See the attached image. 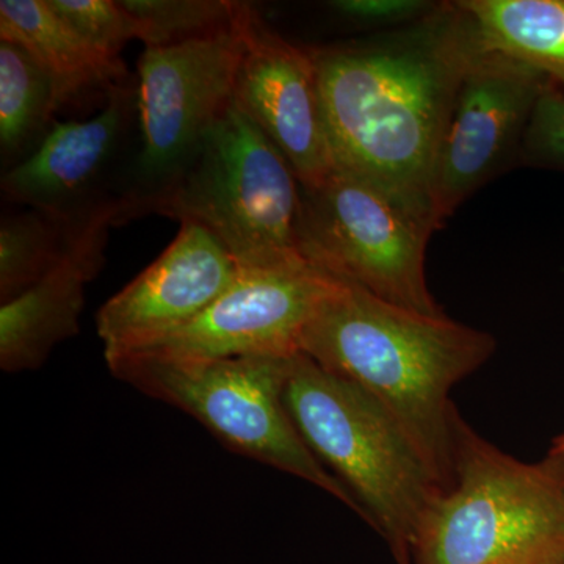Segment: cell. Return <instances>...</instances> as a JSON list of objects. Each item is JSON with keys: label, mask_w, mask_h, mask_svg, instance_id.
Wrapping results in <instances>:
<instances>
[{"label": "cell", "mask_w": 564, "mask_h": 564, "mask_svg": "<svg viewBox=\"0 0 564 564\" xmlns=\"http://www.w3.org/2000/svg\"><path fill=\"white\" fill-rule=\"evenodd\" d=\"M302 185L280 150L236 106L135 218L163 215L214 234L240 269L307 262L299 248Z\"/></svg>", "instance_id": "obj_5"}, {"label": "cell", "mask_w": 564, "mask_h": 564, "mask_svg": "<svg viewBox=\"0 0 564 564\" xmlns=\"http://www.w3.org/2000/svg\"><path fill=\"white\" fill-rule=\"evenodd\" d=\"M433 218L334 166L315 187H302L300 252L329 276L378 299L429 315H443L426 284L425 256Z\"/></svg>", "instance_id": "obj_7"}, {"label": "cell", "mask_w": 564, "mask_h": 564, "mask_svg": "<svg viewBox=\"0 0 564 564\" xmlns=\"http://www.w3.org/2000/svg\"><path fill=\"white\" fill-rule=\"evenodd\" d=\"M50 73L20 44L0 40V148L3 161L20 163L55 124L63 106ZM14 163V165H17Z\"/></svg>", "instance_id": "obj_17"}, {"label": "cell", "mask_w": 564, "mask_h": 564, "mask_svg": "<svg viewBox=\"0 0 564 564\" xmlns=\"http://www.w3.org/2000/svg\"><path fill=\"white\" fill-rule=\"evenodd\" d=\"M477 44L459 2H441L372 39L311 46L334 166L433 218L437 152Z\"/></svg>", "instance_id": "obj_1"}, {"label": "cell", "mask_w": 564, "mask_h": 564, "mask_svg": "<svg viewBox=\"0 0 564 564\" xmlns=\"http://www.w3.org/2000/svg\"><path fill=\"white\" fill-rule=\"evenodd\" d=\"M564 552V456L522 462L458 414L454 485L419 530L413 564H549Z\"/></svg>", "instance_id": "obj_4"}, {"label": "cell", "mask_w": 564, "mask_h": 564, "mask_svg": "<svg viewBox=\"0 0 564 564\" xmlns=\"http://www.w3.org/2000/svg\"><path fill=\"white\" fill-rule=\"evenodd\" d=\"M133 113L137 84L126 80L90 120L55 121L40 147L3 174V195L62 220L90 217L117 199L101 195V184L120 158Z\"/></svg>", "instance_id": "obj_13"}, {"label": "cell", "mask_w": 564, "mask_h": 564, "mask_svg": "<svg viewBox=\"0 0 564 564\" xmlns=\"http://www.w3.org/2000/svg\"><path fill=\"white\" fill-rule=\"evenodd\" d=\"M140 22L147 47H169L209 39L236 25L239 2L231 0H121Z\"/></svg>", "instance_id": "obj_19"}, {"label": "cell", "mask_w": 564, "mask_h": 564, "mask_svg": "<svg viewBox=\"0 0 564 564\" xmlns=\"http://www.w3.org/2000/svg\"><path fill=\"white\" fill-rule=\"evenodd\" d=\"M237 24L243 52L234 106L280 150L300 185L315 187L333 172L334 161L313 47L272 31L251 3L239 2Z\"/></svg>", "instance_id": "obj_11"}, {"label": "cell", "mask_w": 564, "mask_h": 564, "mask_svg": "<svg viewBox=\"0 0 564 564\" xmlns=\"http://www.w3.org/2000/svg\"><path fill=\"white\" fill-rule=\"evenodd\" d=\"M547 82L525 63L477 44L434 165L432 210L437 229L494 177L521 165L527 128Z\"/></svg>", "instance_id": "obj_9"}, {"label": "cell", "mask_w": 564, "mask_h": 564, "mask_svg": "<svg viewBox=\"0 0 564 564\" xmlns=\"http://www.w3.org/2000/svg\"><path fill=\"white\" fill-rule=\"evenodd\" d=\"M497 350L492 334L408 310L333 278L300 352L351 381L400 423L444 492L454 485L452 391Z\"/></svg>", "instance_id": "obj_2"}, {"label": "cell", "mask_w": 564, "mask_h": 564, "mask_svg": "<svg viewBox=\"0 0 564 564\" xmlns=\"http://www.w3.org/2000/svg\"><path fill=\"white\" fill-rule=\"evenodd\" d=\"M549 452H552V454L564 456V432L555 437L554 443H552L551 451Z\"/></svg>", "instance_id": "obj_23"}, {"label": "cell", "mask_w": 564, "mask_h": 564, "mask_svg": "<svg viewBox=\"0 0 564 564\" xmlns=\"http://www.w3.org/2000/svg\"><path fill=\"white\" fill-rule=\"evenodd\" d=\"M441 2L429 0H336L332 2L344 21L367 29H393L414 24L432 14Z\"/></svg>", "instance_id": "obj_22"}, {"label": "cell", "mask_w": 564, "mask_h": 564, "mask_svg": "<svg viewBox=\"0 0 564 564\" xmlns=\"http://www.w3.org/2000/svg\"><path fill=\"white\" fill-rule=\"evenodd\" d=\"M284 400L304 443L355 496L367 524L399 564H413L419 530L444 489L400 423L303 352L293 358Z\"/></svg>", "instance_id": "obj_3"}, {"label": "cell", "mask_w": 564, "mask_h": 564, "mask_svg": "<svg viewBox=\"0 0 564 564\" xmlns=\"http://www.w3.org/2000/svg\"><path fill=\"white\" fill-rule=\"evenodd\" d=\"M0 40L24 47L51 74L65 102L90 88L109 93L128 80L121 58L95 50L51 10L46 0H2Z\"/></svg>", "instance_id": "obj_15"}, {"label": "cell", "mask_w": 564, "mask_h": 564, "mask_svg": "<svg viewBox=\"0 0 564 564\" xmlns=\"http://www.w3.org/2000/svg\"><path fill=\"white\" fill-rule=\"evenodd\" d=\"M82 39L110 58L120 61L128 41H141L140 22L113 0H46Z\"/></svg>", "instance_id": "obj_20"}, {"label": "cell", "mask_w": 564, "mask_h": 564, "mask_svg": "<svg viewBox=\"0 0 564 564\" xmlns=\"http://www.w3.org/2000/svg\"><path fill=\"white\" fill-rule=\"evenodd\" d=\"M295 356L214 361L120 358L107 366L118 380L191 414L229 451L317 486L366 521L361 505L315 458L285 406Z\"/></svg>", "instance_id": "obj_6"}, {"label": "cell", "mask_w": 564, "mask_h": 564, "mask_svg": "<svg viewBox=\"0 0 564 564\" xmlns=\"http://www.w3.org/2000/svg\"><path fill=\"white\" fill-rule=\"evenodd\" d=\"M225 245L181 221L166 250L96 314L106 361L143 350L203 314L239 276Z\"/></svg>", "instance_id": "obj_12"}, {"label": "cell", "mask_w": 564, "mask_h": 564, "mask_svg": "<svg viewBox=\"0 0 564 564\" xmlns=\"http://www.w3.org/2000/svg\"><path fill=\"white\" fill-rule=\"evenodd\" d=\"M485 50L540 70L564 91V0H459Z\"/></svg>", "instance_id": "obj_16"}, {"label": "cell", "mask_w": 564, "mask_h": 564, "mask_svg": "<svg viewBox=\"0 0 564 564\" xmlns=\"http://www.w3.org/2000/svg\"><path fill=\"white\" fill-rule=\"evenodd\" d=\"M84 220L66 221L35 209L2 218V225H0V300L2 303L10 302L29 291L44 274L50 273L57 265L68 250L70 237Z\"/></svg>", "instance_id": "obj_18"}, {"label": "cell", "mask_w": 564, "mask_h": 564, "mask_svg": "<svg viewBox=\"0 0 564 564\" xmlns=\"http://www.w3.org/2000/svg\"><path fill=\"white\" fill-rule=\"evenodd\" d=\"M549 564H564V552L562 555H558L556 556V558L554 560V562H551Z\"/></svg>", "instance_id": "obj_24"}, {"label": "cell", "mask_w": 564, "mask_h": 564, "mask_svg": "<svg viewBox=\"0 0 564 564\" xmlns=\"http://www.w3.org/2000/svg\"><path fill=\"white\" fill-rule=\"evenodd\" d=\"M521 165L564 172V91L545 85L522 143Z\"/></svg>", "instance_id": "obj_21"}, {"label": "cell", "mask_w": 564, "mask_h": 564, "mask_svg": "<svg viewBox=\"0 0 564 564\" xmlns=\"http://www.w3.org/2000/svg\"><path fill=\"white\" fill-rule=\"evenodd\" d=\"M129 220V204L113 199L80 223L57 265L29 291L0 306V367L35 370L58 344L79 333L85 289L102 269L111 226Z\"/></svg>", "instance_id": "obj_14"}, {"label": "cell", "mask_w": 564, "mask_h": 564, "mask_svg": "<svg viewBox=\"0 0 564 564\" xmlns=\"http://www.w3.org/2000/svg\"><path fill=\"white\" fill-rule=\"evenodd\" d=\"M332 284L333 276L310 262L240 269L236 281L198 317L159 343L120 358H292L299 355L304 328Z\"/></svg>", "instance_id": "obj_10"}, {"label": "cell", "mask_w": 564, "mask_h": 564, "mask_svg": "<svg viewBox=\"0 0 564 564\" xmlns=\"http://www.w3.org/2000/svg\"><path fill=\"white\" fill-rule=\"evenodd\" d=\"M239 13V9H237ZM239 24L209 39L169 47H144L137 80L141 152L137 182L124 198L131 218L144 199L162 191L234 102L242 58Z\"/></svg>", "instance_id": "obj_8"}]
</instances>
